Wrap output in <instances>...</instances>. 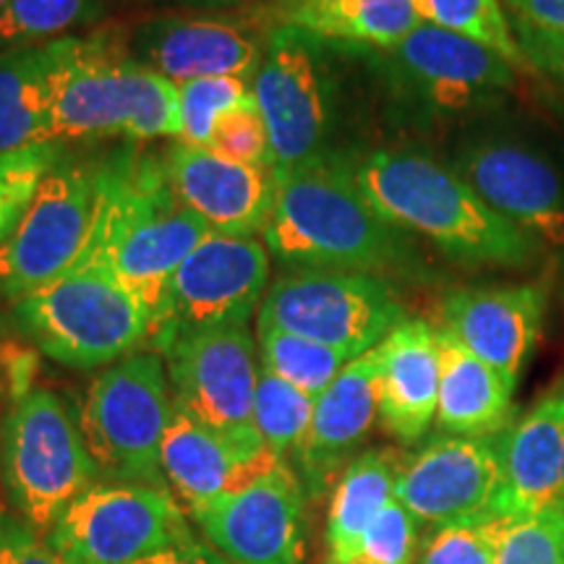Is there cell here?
<instances>
[{
  "label": "cell",
  "instance_id": "obj_3",
  "mask_svg": "<svg viewBox=\"0 0 564 564\" xmlns=\"http://www.w3.org/2000/svg\"><path fill=\"white\" fill-rule=\"evenodd\" d=\"M274 207L264 243L280 262L299 270L377 272L400 264L403 230L371 207L352 165L322 158L274 171Z\"/></svg>",
  "mask_w": 564,
  "mask_h": 564
},
{
  "label": "cell",
  "instance_id": "obj_9",
  "mask_svg": "<svg viewBox=\"0 0 564 564\" xmlns=\"http://www.w3.org/2000/svg\"><path fill=\"white\" fill-rule=\"evenodd\" d=\"M100 202L102 165H82L63 154L0 243V293L19 301L74 270L91 243Z\"/></svg>",
  "mask_w": 564,
  "mask_h": 564
},
{
  "label": "cell",
  "instance_id": "obj_22",
  "mask_svg": "<svg viewBox=\"0 0 564 564\" xmlns=\"http://www.w3.org/2000/svg\"><path fill=\"white\" fill-rule=\"evenodd\" d=\"M280 463L267 444L230 440L173 408L162 442V474L186 510L241 491Z\"/></svg>",
  "mask_w": 564,
  "mask_h": 564
},
{
  "label": "cell",
  "instance_id": "obj_5",
  "mask_svg": "<svg viewBox=\"0 0 564 564\" xmlns=\"http://www.w3.org/2000/svg\"><path fill=\"white\" fill-rule=\"evenodd\" d=\"M13 319L47 358L70 369L112 366L152 345L150 312L95 262L13 301Z\"/></svg>",
  "mask_w": 564,
  "mask_h": 564
},
{
  "label": "cell",
  "instance_id": "obj_23",
  "mask_svg": "<svg viewBox=\"0 0 564 564\" xmlns=\"http://www.w3.org/2000/svg\"><path fill=\"white\" fill-rule=\"evenodd\" d=\"M502 463L499 514L528 518L564 502V382L497 434Z\"/></svg>",
  "mask_w": 564,
  "mask_h": 564
},
{
  "label": "cell",
  "instance_id": "obj_11",
  "mask_svg": "<svg viewBox=\"0 0 564 564\" xmlns=\"http://www.w3.org/2000/svg\"><path fill=\"white\" fill-rule=\"evenodd\" d=\"M175 411L230 440L264 444L253 426L259 345L249 327L175 333L158 345Z\"/></svg>",
  "mask_w": 564,
  "mask_h": 564
},
{
  "label": "cell",
  "instance_id": "obj_19",
  "mask_svg": "<svg viewBox=\"0 0 564 564\" xmlns=\"http://www.w3.org/2000/svg\"><path fill=\"white\" fill-rule=\"evenodd\" d=\"M411 89L436 110H465L514 87L518 68L463 34L419 24L382 51Z\"/></svg>",
  "mask_w": 564,
  "mask_h": 564
},
{
  "label": "cell",
  "instance_id": "obj_2",
  "mask_svg": "<svg viewBox=\"0 0 564 564\" xmlns=\"http://www.w3.org/2000/svg\"><path fill=\"white\" fill-rule=\"evenodd\" d=\"M51 141H178V84L139 63L126 32L53 40Z\"/></svg>",
  "mask_w": 564,
  "mask_h": 564
},
{
  "label": "cell",
  "instance_id": "obj_21",
  "mask_svg": "<svg viewBox=\"0 0 564 564\" xmlns=\"http://www.w3.org/2000/svg\"><path fill=\"white\" fill-rule=\"evenodd\" d=\"M379 419V350L373 348L343 366L335 382L314 403L306 440L293 455L299 478L312 497L348 468L350 455Z\"/></svg>",
  "mask_w": 564,
  "mask_h": 564
},
{
  "label": "cell",
  "instance_id": "obj_42",
  "mask_svg": "<svg viewBox=\"0 0 564 564\" xmlns=\"http://www.w3.org/2000/svg\"><path fill=\"white\" fill-rule=\"evenodd\" d=\"M512 19L564 34V0H502Z\"/></svg>",
  "mask_w": 564,
  "mask_h": 564
},
{
  "label": "cell",
  "instance_id": "obj_32",
  "mask_svg": "<svg viewBox=\"0 0 564 564\" xmlns=\"http://www.w3.org/2000/svg\"><path fill=\"white\" fill-rule=\"evenodd\" d=\"M314 398L295 390L285 379L259 361L257 394H253V426L267 449L285 460L299 453L314 419Z\"/></svg>",
  "mask_w": 564,
  "mask_h": 564
},
{
  "label": "cell",
  "instance_id": "obj_26",
  "mask_svg": "<svg viewBox=\"0 0 564 564\" xmlns=\"http://www.w3.org/2000/svg\"><path fill=\"white\" fill-rule=\"evenodd\" d=\"M440 333V400L436 423L453 436H497L510 426L514 384L453 335Z\"/></svg>",
  "mask_w": 564,
  "mask_h": 564
},
{
  "label": "cell",
  "instance_id": "obj_29",
  "mask_svg": "<svg viewBox=\"0 0 564 564\" xmlns=\"http://www.w3.org/2000/svg\"><path fill=\"white\" fill-rule=\"evenodd\" d=\"M421 24L463 34L489 47L514 68H528L525 53L502 0H415Z\"/></svg>",
  "mask_w": 564,
  "mask_h": 564
},
{
  "label": "cell",
  "instance_id": "obj_36",
  "mask_svg": "<svg viewBox=\"0 0 564 564\" xmlns=\"http://www.w3.org/2000/svg\"><path fill=\"white\" fill-rule=\"evenodd\" d=\"M505 520L497 514L484 523L440 528L423 549L421 564H494Z\"/></svg>",
  "mask_w": 564,
  "mask_h": 564
},
{
  "label": "cell",
  "instance_id": "obj_17",
  "mask_svg": "<svg viewBox=\"0 0 564 564\" xmlns=\"http://www.w3.org/2000/svg\"><path fill=\"white\" fill-rule=\"evenodd\" d=\"M129 53L144 66L186 84L207 76L253 79L264 58L267 32L228 17H152L126 32Z\"/></svg>",
  "mask_w": 564,
  "mask_h": 564
},
{
  "label": "cell",
  "instance_id": "obj_7",
  "mask_svg": "<svg viewBox=\"0 0 564 564\" xmlns=\"http://www.w3.org/2000/svg\"><path fill=\"white\" fill-rule=\"evenodd\" d=\"M0 476L13 510L42 539L100 481L79 421L61 394L30 390L17 398L0 432Z\"/></svg>",
  "mask_w": 564,
  "mask_h": 564
},
{
  "label": "cell",
  "instance_id": "obj_39",
  "mask_svg": "<svg viewBox=\"0 0 564 564\" xmlns=\"http://www.w3.org/2000/svg\"><path fill=\"white\" fill-rule=\"evenodd\" d=\"M0 564H66L24 520L0 512Z\"/></svg>",
  "mask_w": 564,
  "mask_h": 564
},
{
  "label": "cell",
  "instance_id": "obj_34",
  "mask_svg": "<svg viewBox=\"0 0 564 564\" xmlns=\"http://www.w3.org/2000/svg\"><path fill=\"white\" fill-rule=\"evenodd\" d=\"M63 154L66 150L55 141L0 154V243L17 228L37 194L42 178L53 171Z\"/></svg>",
  "mask_w": 564,
  "mask_h": 564
},
{
  "label": "cell",
  "instance_id": "obj_33",
  "mask_svg": "<svg viewBox=\"0 0 564 564\" xmlns=\"http://www.w3.org/2000/svg\"><path fill=\"white\" fill-rule=\"evenodd\" d=\"M257 105L249 79L207 76L178 84V144L209 147L217 123L230 112Z\"/></svg>",
  "mask_w": 564,
  "mask_h": 564
},
{
  "label": "cell",
  "instance_id": "obj_4",
  "mask_svg": "<svg viewBox=\"0 0 564 564\" xmlns=\"http://www.w3.org/2000/svg\"><path fill=\"white\" fill-rule=\"evenodd\" d=\"M102 165V202L82 262L102 264L158 322L173 274L209 228L173 194L165 162L116 158Z\"/></svg>",
  "mask_w": 564,
  "mask_h": 564
},
{
  "label": "cell",
  "instance_id": "obj_18",
  "mask_svg": "<svg viewBox=\"0 0 564 564\" xmlns=\"http://www.w3.org/2000/svg\"><path fill=\"white\" fill-rule=\"evenodd\" d=\"M173 194L212 232L253 238L264 232L274 207V167L223 158L209 147L175 144L165 154Z\"/></svg>",
  "mask_w": 564,
  "mask_h": 564
},
{
  "label": "cell",
  "instance_id": "obj_40",
  "mask_svg": "<svg viewBox=\"0 0 564 564\" xmlns=\"http://www.w3.org/2000/svg\"><path fill=\"white\" fill-rule=\"evenodd\" d=\"M512 26L525 53L528 68L552 76L564 87V34L539 30V26L518 19H512Z\"/></svg>",
  "mask_w": 564,
  "mask_h": 564
},
{
  "label": "cell",
  "instance_id": "obj_38",
  "mask_svg": "<svg viewBox=\"0 0 564 564\" xmlns=\"http://www.w3.org/2000/svg\"><path fill=\"white\" fill-rule=\"evenodd\" d=\"M415 520L398 499L373 518L364 533L356 564H413Z\"/></svg>",
  "mask_w": 564,
  "mask_h": 564
},
{
  "label": "cell",
  "instance_id": "obj_14",
  "mask_svg": "<svg viewBox=\"0 0 564 564\" xmlns=\"http://www.w3.org/2000/svg\"><path fill=\"white\" fill-rule=\"evenodd\" d=\"M502 463L497 436H440L403 460L394 499L415 523L474 525L499 514Z\"/></svg>",
  "mask_w": 564,
  "mask_h": 564
},
{
  "label": "cell",
  "instance_id": "obj_44",
  "mask_svg": "<svg viewBox=\"0 0 564 564\" xmlns=\"http://www.w3.org/2000/svg\"><path fill=\"white\" fill-rule=\"evenodd\" d=\"M3 3H9V0H0V6H3Z\"/></svg>",
  "mask_w": 564,
  "mask_h": 564
},
{
  "label": "cell",
  "instance_id": "obj_41",
  "mask_svg": "<svg viewBox=\"0 0 564 564\" xmlns=\"http://www.w3.org/2000/svg\"><path fill=\"white\" fill-rule=\"evenodd\" d=\"M133 564H236V562L228 560L223 552H217V549L207 544V541L196 539V533H192L188 539L178 541V544L165 546L162 552Z\"/></svg>",
  "mask_w": 564,
  "mask_h": 564
},
{
  "label": "cell",
  "instance_id": "obj_6",
  "mask_svg": "<svg viewBox=\"0 0 564 564\" xmlns=\"http://www.w3.org/2000/svg\"><path fill=\"white\" fill-rule=\"evenodd\" d=\"M171 419V384L158 350H139L97 373L79 413L97 478L171 489L162 474V442Z\"/></svg>",
  "mask_w": 564,
  "mask_h": 564
},
{
  "label": "cell",
  "instance_id": "obj_20",
  "mask_svg": "<svg viewBox=\"0 0 564 564\" xmlns=\"http://www.w3.org/2000/svg\"><path fill=\"white\" fill-rule=\"evenodd\" d=\"M546 314L539 285L465 288L442 301V329L512 382L523 377Z\"/></svg>",
  "mask_w": 564,
  "mask_h": 564
},
{
  "label": "cell",
  "instance_id": "obj_15",
  "mask_svg": "<svg viewBox=\"0 0 564 564\" xmlns=\"http://www.w3.org/2000/svg\"><path fill=\"white\" fill-rule=\"evenodd\" d=\"M457 173L489 207L564 257V173L520 139H478L457 154Z\"/></svg>",
  "mask_w": 564,
  "mask_h": 564
},
{
  "label": "cell",
  "instance_id": "obj_24",
  "mask_svg": "<svg viewBox=\"0 0 564 564\" xmlns=\"http://www.w3.org/2000/svg\"><path fill=\"white\" fill-rule=\"evenodd\" d=\"M379 350V421L398 442L429 432L440 400V333L426 319H403Z\"/></svg>",
  "mask_w": 564,
  "mask_h": 564
},
{
  "label": "cell",
  "instance_id": "obj_25",
  "mask_svg": "<svg viewBox=\"0 0 564 564\" xmlns=\"http://www.w3.org/2000/svg\"><path fill=\"white\" fill-rule=\"evenodd\" d=\"M264 21L377 51H390L421 24L415 0H267Z\"/></svg>",
  "mask_w": 564,
  "mask_h": 564
},
{
  "label": "cell",
  "instance_id": "obj_30",
  "mask_svg": "<svg viewBox=\"0 0 564 564\" xmlns=\"http://www.w3.org/2000/svg\"><path fill=\"white\" fill-rule=\"evenodd\" d=\"M257 345L259 361L267 369L314 400L335 382L343 366L350 361L340 350L285 333V329L267 327V324H257Z\"/></svg>",
  "mask_w": 564,
  "mask_h": 564
},
{
  "label": "cell",
  "instance_id": "obj_16",
  "mask_svg": "<svg viewBox=\"0 0 564 564\" xmlns=\"http://www.w3.org/2000/svg\"><path fill=\"white\" fill-rule=\"evenodd\" d=\"M303 489L282 460L241 491L188 510L207 541L236 564H303Z\"/></svg>",
  "mask_w": 564,
  "mask_h": 564
},
{
  "label": "cell",
  "instance_id": "obj_12",
  "mask_svg": "<svg viewBox=\"0 0 564 564\" xmlns=\"http://www.w3.org/2000/svg\"><path fill=\"white\" fill-rule=\"evenodd\" d=\"M267 282L270 253L257 238L209 232L173 274L152 345L192 329L246 327L262 306Z\"/></svg>",
  "mask_w": 564,
  "mask_h": 564
},
{
  "label": "cell",
  "instance_id": "obj_31",
  "mask_svg": "<svg viewBox=\"0 0 564 564\" xmlns=\"http://www.w3.org/2000/svg\"><path fill=\"white\" fill-rule=\"evenodd\" d=\"M105 0H9L0 6V47L45 45L100 21Z\"/></svg>",
  "mask_w": 564,
  "mask_h": 564
},
{
  "label": "cell",
  "instance_id": "obj_28",
  "mask_svg": "<svg viewBox=\"0 0 564 564\" xmlns=\"http://www.w3.org/2000/svg\"><path fill=\"white\" fill-rule=\"evenodd\" d=\"M51 42L0 47V154L51 141Z\"/></svg>",
  "mask_w": 564,
  "mask_h": 564
},
{
  "label": "cell",
  "instance_id": "obj_43",
  "mask_svg": "<svg viewBox=\"0 0 564 564\" xmlns=\"http://www.w3.org/2000/svg\"><path fill=\"white\" fill-rule=\"evenodd\" d=\"M152 3H173V6H188V9H209V11H223V9H236L243 0H152Z\"/></svg>",
  "mask_w": 564,
  "mask_h": 564
},
{
  "label": "cell",
  "instance_id": "obj_35",
  "mask_svg": "<svg viewBox=\"0 0 564 564\" xmlns=\"http://www.w3.org/2000/svg\"><path fill=\"white\" fill-rule=\"evenodd\" d=\"M494 564H564V502L507 518Z\"/></svg>",
  "mask_w": 564,
  "mask_h": 564
},
{
  "label": "cell",
  "instance_id": "obj_1",
  "mask_svg": "<svg viewBox=\"0 0 564 564\" xmlns=\"http://www.w3.org/2000/svg\"><path fill=\"white\" fill-rule=\"evenodd\" d=\"M352 178L379 217L440 246L455 262L523 270L541 257L528 232L497 215L453 167L421 152H371Z\"/></svg>",
  "mask_w": 564,
  "mask_h": 564
},
{
  "label": "cell",
  "instance_id": "obj_37",
  "mask_svg": "<svg viewBox=\"0 0 564 564\" xmlns=\"http://www.w3.org/2000/svg\"><path fill=\"white\" fill-rule=\"evenodd\" d=\"M209 150H215L223 158L246 162L257 167H274L270 131H267L262 112L257 105L241 108L230 116H225L212 133Z\"/></svg>",
  "mask_w": 564,
  "mask_h": 564
},
{
  "label": "cell",
  "instance_id": "obj_13",
  "mask_svg": "<svg viewBox=\"0 0 564 564\" xmlns=\"http://www.w3.org/2000/svg\"><path fill=\"white\" fill-rule=\"evenodd\" d=\"M319 42L293 26L267 30L264 58L251 79V89L270 131L274 171L324 154L333 100Z\"/></svg>",
  "mask_w": 564,
  "mask_h": 564
},
{
  "label": "cell",
  "instance_id": "obj_27",
  "mask_svg": "<svg viewBox=\"0 0 564 564\" xmlns=\"http://www.w3.org/2000/svg\"><path fill=\"white\" fill-rule=\"evenodd\" d=\"M400 460L392 449H366L337 478L327 512V564H356L364 533L394 499Z\"/></svg>",
  "mask_w": 564,
  "mask_h": 564
},
{
  "label": "cell",
  "instance_id": "obj_10",
  "mask_svg": "<svg viewBox=\"0 0 564 564\" xmlns=\"http://www.w3.org/2000/svg\"><path fill=\"white\" fill-rule=\"evenodd\" d=\"M192 533L171 489L97 481L70 502L45 541L66 564H133Z\"/></svg>",
  "mask_w": 564,
  "mask_h": 564
},
{
  "label": "cell",
  "instance_id": "obj_8",
  "mask_svg": "<svg viewBox=\"0 0 564 564\" xmlns=\"http://www.w3.org/2000/svg\"><path fill=\"white\" fill-rule=\"evenodd\" d=\"M405 319L390 282L371 272L295 270L267 288L257 324L285 329L358 358Z\"/></svg>",
  "mask_w": 564,
  "mask_h": 564
}]
</instances>
